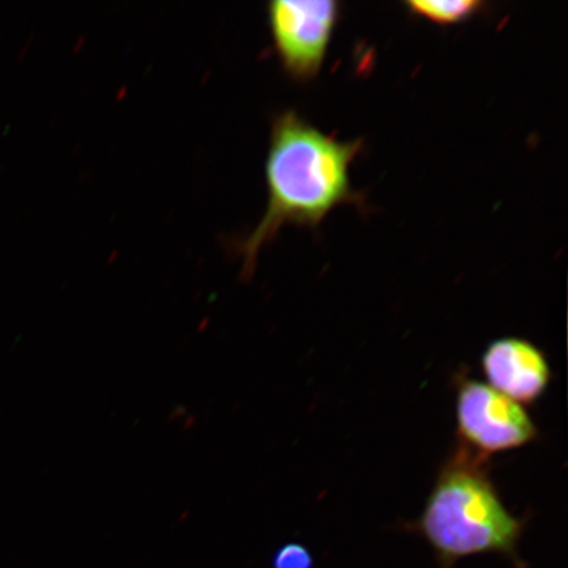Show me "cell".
<instances>
[{
	"mask_svg": "<svg viewBox=\"0 0 568 568\" xmlns=\"http://www.w3.org/2000/svg\"><path fill=\"white\" fill-rule=\"evenodd\" d=\"M458 445L491 459L495 454L535 443L538 426L521 404L471 378L466 368L454 375Z\"/></svg>",
	"mask_w": 568,
	"mask_h": 568,
	"instance_id": "3",
	"label": "cell"
},
{
	"mask_svg": "<svg viewBox=\"0 0 568 568\" xmlns=\"http://www.w3.org/2000/svg\"><path fill=\"white\" fill-rule=\"evenodd\" d=\"M339 16L341 4L335 0H275L268 3L267 18L275 52L293 80L308 82L318 75Z\"/></svg>",
	"mask_w": 568,
	"mask_h": 568,
	"instance_id": "4",
	"label": "cell"
},
{
	"mask_svg": "<svg viewBox=\"0 0 568 568\" xmlns=\"http://www.w3.org/2000/svg\"><path fill=\"white\" fill-rule=\"evenodd\" d=\"M528 521L504 504L489 475V459L457 444L439 467L422 515L404 529L425 539L438 568H456L459 560L481 554L528 568L520 554Z\"/></svg>",
	"mask_w": 568,
	"mask_h": 568,
	"instance_id": "2",
	"label": "cell"
},
{
	"mask_svg": "<svg viewBox=\"0 0 568 568\" xmlns=\"http://www.w3.org/2000/svg\"><path fill=\"white\" fill-rule=\"evenodd\" d=\"M487 385L518 404H535L545 395L552 371L544 351L521 337L491 341L481 354Z\"/></svg>",
	"mask_w": 568,
	"mask_h": 568,
	"instance_id": "5",
	"label": "cell"
},
{
	"mask_svg": "<svg viewBox=\"0 0 568 568\" xmlns=\"http://www.w3.org/2000/svg\"><path fill=\"white\" fill-rule=\"evenodd\" d=\"M362 149L364 140L338 141L294 110L274 118L265 165L266 212L252 233L234 243L244 280L252 278L262 248L284 225L315 230L338 205L364 202L351 182V166Z\"/></svg>",
	"mask_w": 568,
	"mask_h": 568,
	"instance_id": "1",
	"label": "cell"
},
{
	"mask_svg": "<svg viewBox=\"0 0 568 568\" xmlns=\"http://www.w3.org/2000/svg\"><path fill=\"white\" fill-rule=\"evenodd\" d=\"M273 568H315L314 554L307 546L300 542H288L273 554Z\"/></svg>",
	"mask_w": 568,
	"mask_h": 568,
	"instance_id": "7",
	"label": "cell"
},
{
	"mask_svg": "<svg viewBox=\"0 0 568 568\" xmlns=\"http://www.w3.org/2000/svg\"><path fill=\"white\" fill-rule=\"evenodd\" d=\"M412 16L438 26L465 23L486 10L480 0H408L404 3Z\"/></svg>",
	"mask_w": 568,
	"mask_h": 568,
	"instance_id": "6",
	"label": "cell"
}]
</instances>
